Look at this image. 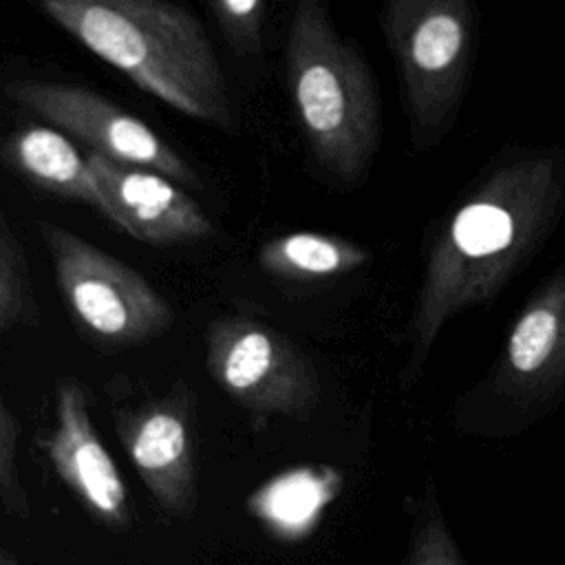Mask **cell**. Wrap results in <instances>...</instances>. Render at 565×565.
Masks as SVG:
<instances>
[{"label":"cell","mask_w":565,"mask_h":565,"mask_svg":"<svg viewBox=\"0 0 565 565\" xmlns=\"http://www.w3.org/2000/svg\"><path fill=\"white\" fill-rule=\"evenodd\" d=\"M565 218V146H505L428 230L399 388L424 373L450 318L492 302Z\"/></svg>","instance_id":"1"},{"label":"cell","mask_w":565,"mask_h":565,"mask_svg":"<svg viewBox=\"0 0 565 565\" xmlns=\"http://www.w3.org/2000/svg\"><path fill=\"white\" fill-rule=\"evenodd\" d=\"M42 13L170 108L232 132L227 79L201 20L168 0H44Z\"/></svg>","instance_id":"2"},{"label":"cell","mask_w":565,"mask_h":565,"mask_svg":"<svg viewBox=\"0 0 565 565\" xmlns=\"http://www.w3.org/2000/svg\"><path fill=\"white\" fill-rule=\"evenodd\" d=\"M285 77L316 166L342 185H360L382 139L380 93L364 53L335 29L322 0H300L291 11Z\"/></svg>","instance_id":"3"},{"label":"cell","mask_w":565,"mask_h":565,"mask_svg":"<svg viewBox=\"0 0 565 565\" xmlns=\"http://www.w3.org/2000/svg\"><path fill=\"white\" fill-rule=\"evenodd\" d=\"M377 22L393 57L415 152L452 130L472 75L479 11L470 0H388Z\"/></svg>","instance_id":"4"},{"label":"cell","mask_w":565,"mask_h":565,"mask_svg":"<svg viewBox=\"0 0 565 565\" xmlns=\"http://www.w3.org/2000/svg\"><path fill=\"white\" fill-rule=\"evenodd\" d=\"M565 402V260L519 309L494 362L455 402V424L486 437L516 435Z\"/></svg>","instance_id":"5"},{"label":"cell","mask_w":565,"mask_h":565,"mask_svg":"<svg viewBox=\"0 0 565 565\" xmlns=\"http://www.w3.org/2000/svg\"><path fill=\"white\" fill-rule=\"evenodd\" d=\"M57 289L77 324L102 344L137 347L174 324V309L132 265L49 221H38Z\"/></svg>","instance_id":"6"},{"label":"cell","mask_w":565,"mask_h":565,"mask_svg":"<svg viewBox=\"0 0 565 565\" xmlns=\"http://www.w3.org/2000/svg\"><path fill=\"white\" fill-rule=\"evenodd\" d=\"M205 369L234 404L254 415L305 422L320 402V375L311 355L256 318L212 320L205 333Z\"/></svg>","instance_id":"7"},{"label":"cell","mask_w":565,"mask_h":565,"mask_svg":"<svg viewBox=\"0 0 565 565\" xmlns=\"http://www.w3.org/2000/svg\"><path fill=\"white\" fill-rule=\"evenodd\" d=\"M4 95L51 124V128L77 139L86 152L159 172L183 188H201L194 168L161 135L143 119L86 86L15 79L4 86Z\"/></svg>","instance_id":"8"},{"label":"cell","mask_w":565,"mask_h":565,"mask_svg":"<svg viewBox=\"0 0 565 565\" xmlns=\"http://www.w3.org/2000/svg\"><path fill=\"white\" fill-rule=\"evenodd\" d=\"M119 444L157 510L185 521L196 508L194 399L185 382L115 413Z\"/></svg>","instance_id":"9"},{"label":"cell","mask_w":565,"mask_h":565,"mask_svg":"<svg viewBox=\"0 0 565 565\" xmlns=\"http://www.w3.org/2000/svg\"><path fill=\"white\" fill-rule=\"evenodd\" d=\"M44 450L57 479L97 523L110 530L132 525L128 488L95 430L86 388L73 377L57 380L55 384L53 426Z\"/></svg>","instance_id":"10"},{"label":"cell","mask_w":565,"mask_h":565,"mask_svg":"<svg viewBox=\"0 0 565 565\" xmlns=\"http://www.w3.org/2000/svg\"><path fill=\"white\" fill-rule=\"evenodd\" d=\"M86 159L99 188V212L132 238L150 245H179L214 236V223L179 183L93 152H86Z\"/></svg>","instance_id":"11"},{"label":"cell","mask_w":565,"mask_h":565,"mask_svg":"<svg viewBox=\"0 0 565 565\" xmlns=\"http://www.w3.org/2000/svg\"><path fill=\"white\" fill-rule=\"evenodd\" d=\"M0 161L44 192L102 207L99 188L86 154L51 126H29L0 141Z\"/></svg>","instance_id":"12"},{"label":"cell","mask_w":565,"mask_h":565,"mask_svg":"<svg viewBox=\"0 0 565 565\" xmlns=\"http://www.w3.org/2000/svg\"><path fill=\"white\" fill-rule=\"evenodd\" d=\"M371 260V252L344 236L289 232L269 238L256 254L258 267L280 280L313 282L351 274Z\"/></svg>","instance_id":"13"},{"label":"cell","mask_w":565,"mask_h":565,"mask_svg":"<svg viewBox=\"0 0 565 565\" xmlns=\"http://www.w3.org/2000/svg\"><path fill=\"white\" fill-rule=\"evenodd\" d=\"M35 318V296L24 252L0 214V331Z\"/></svg>","instance_id":"14"},{"label":"cell","mask_w":565,"mask_h":565,"mask_svg":"<svg viewBox=\"0 0 565 565\" xmlns=\"http://www.w3.org/2000/svg\"><path fill=\"white\" fill-rule=\"evenodd\" d=\"M406 565H466L430 488L419 503Z\"/></svg>","instance_id":"15"},{"label":"cell","mask_w":565,"mask_h":565,"mask_svg":"<svg viewBox=\"0 0 565 565\" xmlns=\"http://www.w3.org/2000/svg\"><path fill=\"white\" fill-rule=\"evenodd\" d=\"M210 11L227 46L241 55H258L263 49V26L267 4L263 0H214Z\"/></svg>","instance_id":"16"},{"label":"cell","mask_w":565,"mask_h":565,"mask_svg":"<svg viewBox=\"0 0 565 565\" xmlns=\"http://www.w3.org/2000/svg\"><path fill=\"white\" fill-rule=\"evenodd\" d=\"M18 437L20 422L0 393V505L7 514L26 519L31 501L18 470Z\"/></svg>","instance_id":"17"},{"label":"cell","mask_w":565,"mask_h":565,"mask_svg":"<svg viewBox=\"0 0 565 565\" xmlns=\"http://www.w3.org/2000/svg\"><path fill=\"white\" fill-rule=\"evenodd\" d=\"M0 565H20V563L15 561V556H13L11 552H7V550L0 545Z\"/></svg>","instance_id":"18"}]
</instances>
